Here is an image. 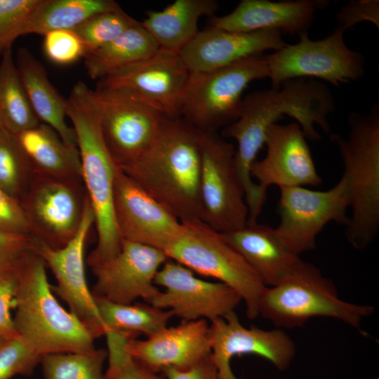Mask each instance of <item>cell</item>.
Segmentation results:
<instances>
[{
    "label": "cell",
    "mask_w": 379,
    "mask_h": 379,
    "mask_svg": "<svg viewBox=\"0 0 379 379\" xmlns=\"http://www.w3.org/2000/svg\"><path fill=\"white\" fill-rule=\"evenodd\" d=\"M119 8L113 0H41L30 17L26 34L73 29L97 14Z\"/></svg>",
    "instance_id": "f1b7e54d"
},
{
    "label": "cell",
    "mask_w": 379,
    "mask_h": 379,
    "mask_svg": "<svg viewBox=\"0 0 379 379\" xmlns=\"http://www.w3.org/2000/svg\"><path fill=\"white\" fill-rule=\"evenodd\" d=\"M154 284L161 286L149 304L170 310L184 321L223 318L242 301L227 285L196 277L191 270L168 258L157 272Z\"/></svg>",
    "instance_id": "9a60e30c"
},
{
    "label": "cell",
    "mask_w": 379,
    "mask_h": 379,
    "mask_svg": "<svg viewBox=\"0 0 379 379\" xmlns=\"http://www.w3.org/2000/svg\"><path fill=\"white\" fill-rule=\"evenodd\" d=\"M336 28L345 32L359 23L371 22L379 29V1L351 0L335 15Z\"/></svg>",
    "instance_id": "ab89813d"
},
{
    "label": "cell",
    "mask_w": 379,
    "mask_h": 379,
    "mask_svg": "<svg viewBox=\"0 0 379 379\" xmlns=\"http://www.w3.org/2000/svg\"><path fill=\"white\" fill-rule=\"evenodd\" d=\"M43 50L50 61L59 65L74 63L86 54L82 41L73 29H57L45 34Z\"/></svg>",
    "instance_id": "74e56055"
},
{
    "label": "cell",
    "mask_w": 379,
    "mask_h": 379,
    "mask_svg": "<svg viewBox=\"0 0 379 379\" xmlns=\"http://www.w3.org/2000/svg\"><path fill=\"white\" fill-rule=\"evenodd\" d=\"M349 201L343 177L324 191L296 186L280 188L279 222L275 230L294 253L312 251L319 232L329 222L347 225Z\"/></svg>",
    "instance_id": "7c38bea8"
},
{
    "label": "cell",
    "mask_w": 379,
    "mask_h": 379,
    "mask_svg": "<svg viewBox=\"0 0 379 379\" xmlns=\"http://www.w3.org/2000/svg\"><path fill=\"white\" fill-rule=\"evenodd\" d=\"M258 310L277 326L295 328L313 317H326L362 332L361 321L373 308L342 300L331 279L315 265L300 260L278 284L265 288Z\"/></svg>",
    "instance_id": "5b68a950"
},
{
    "label": "cell",
    "mask_w": 379,
    "mask_h": 379,
    "mask_svg": "<svg viewBox=\"0 0 379 379\" xmlns=\"http://www.w3.org/2000/svg\"><path fill=\"white\" fill-rule=\"evenodd\" d=\"M15 136L34 175L81 178L77 147L65 143L48 125L39 123Z\"/></svg>",
    "instance_id": "4316f807"
},
{
    "label": "cell",
    "mask_w": 379,
    "mask_h": 379,
    "mask_svg": "<svg viewBox=\"0 0 379 379\" xmlns=\"http://www.w3.org/2000/svg\"><path fill=\"white\" fill-rule=\"evenodd\" d=\"M164 253L194 273L217 279L234 290L244 302L249 319L259 315V302L266 286L222 233L201 220L182 222L178 235Z\"/></svg>",
    "instance_id": "8992f818"
},
{
    "label": "cell",
    "mask_w": 379,
    "mask_h": 379,
    "mask_svg": "<svg viewBox=\"0 0 379 379\" xmlns=\"http://www.w3.org/2000/svg\"><path fill=\"white\" fill-rule=\"evenodd\" d=\"M94 297L105 334L108 331H114L136 335L143 333L149 337L166 327L174 316L171 311L147 302L123 304Z\"/></svg>",
    "instance_id": "4dcf8cb0"
},
{
    "label": "cell",
    "mask_w": 379,
    "mask_h": 379,
    "mask_svg": "<svg viewBox=\"0 0 379 379\" xmlns=\"http://www.w3.org/2000/svg\"><path fill=\"white\" fill-rule=\"evenodd\" d=\"M347 137L331 133L343 164L351 214L345 226L350 244L366 248L379 230V105L366 114L352 112Z\"/></svg>",
    "instance_id": "277c9868"
},
{
    "label": "cell",
    "mask_w": 379,
    "mask_h": 379,
    "mask_svg": "<svg viewBox=\"0 0 379 379\" xmlns=\"http://www.w3.org/2000/svg\"><path fill=\"white\" fill-rule=\"evenodd\" d=\"M266 154L252 164L251 174L264 192L271 185L280 188L319 186L317 171L307 138L296 122L272 124L267 130Z\"/></svg>",
    "instance_id": "ffe728a7"
},
{
    "label": "cell",
    "mask_w": 379,
    "mask_h": 379,
    "mask_svg": "<svg viewBox=\"0 0 379 379\" xmlns=\"http://www.w3.org/2000/svg\"><path fill=\"white\" fill-rule=\"evenodd\" d=\"M107 350L61 352L44 356L41 361L44 379H105L103 366Z\"/></svg>",
    "instance_id": "1f68e13d"
},
{
    "label": "cell",
    "mask_w": 379,
    "mask_h": 379,
    "mask_svg": "<svg viewBox=\"0 0 379 379\" xmlns=\"http://www.w3.org/2000/svg\"><path fill=\"white\" fill-rule=\"evenodd\" d=\"M372 379H379L378 378H372Z\"/></svg>",
    "instance_id": "f6af8a7d"
},
{
    "label": "cell",
    "mask_w": 379,
    "mask_h": 379,
    "mask_svg": "<svg viewBox=\"0 0 379 379\" xmlns=\"http://www.w3.org/2000/svg\"><path fill=\"white\" fill-rule=\"evenodd\" d=\"M23 258L0 268V335L8 340L19 336L11 310L15 308V293Z\"/></svg>",
    "instance_id": "f35d334b"
},
{
    "label": "cell",
    "mask_w": 379,
    "mask_h": 379,
    "mask_svg": "<svg viewBox=\"0 0 379 379\" xmlns=\"http://www.w3.org/2000/svg\"><path fill=\"white\" fill-rule=\"evenodd\" d=\"M0 231L31 235L20 201L8 195L1 188H0Z\"/></svg>",
    "instance_id": "60d3db41"
},
{
    "label": "cell",
    "mask_w": 379,
    "mask_h": 379,
    "mask_svg": "<svg viewBox=\"0 0 379 379\" xmlns=\"http://www.w3.org/2000/svg\"><path fill=\"white\" fill-rule=\"evenodd\" d=\"M39 123L9 50L0 62V127L17 135Z\"/></svg>",
    "instance_id": "f546056e"
},
{
    "label": "cell",
    "mask_w": 379,
    "mask_h": 379,
    "mask_svg": "<svg viewBox=\"0 0 379 379\" xmlns=\"http://www.w3.org/2000/svg\"><path fill=\"white\" fill-rule=\"evenodd\" d=\"M15 62L39 120L52 128L65 143L77 147L74 131L65 121L66 99L51 84L44 66L26 48L18 49Z\"/></svg>",
    "instance_id": "d4e9b609"
},
{
    "label": "cell",
    "mask_w": 379,
    "mask_h": 379,
    "mask_svg": "<svg viewBox=\"0 0 379 379\" xmlns=\"http://www.w3.org/2000/svg\"><path fill=\"white\" fill-rule=\"evenodd\" d=\"M88 200L82 178L34 175L20 203L30 234L59 248L76 235Z\"/></svg>",
    "instance_id": "8fae6325"
},
{
    "label": "cell",
    "mask_w": 379,
    "mask_h": 379,
    "mask_svg": "<svg viewBox=\"0 0 379 379\" xmlns=\"http://www.w3.org/2000/svg\"><path fill=\"white\" fill-rule=\"evenodd\" d=\"M41 0H0V58L26 35L30 17Z\"/></svg>",
    "instance_id": "d590c367"
},
{
    "label": "cell",
    "mask_w": 379,
    "mask_h": 379,
    "mask_svg": "<svg viewBox=\"0 0 379 379\" xmlns=\"http://www.w3.org/2000/svg\"><path fill=\"white\" fill-rule=\"evenodd\" d=\"M201 168L199 131L179 117L166 118L151 147L120 168L185 222L201 220Z\"/></svg>",
    "instance_id": "6da1fadb"
},
{
    "label": "cell",
    "mask_w": 379,
    "mask_h": 379,
    "mask_svg": "<svg viewBox=\"0 0 379 379\" xmlns=\"http://www.w3.org/2000/svg\"><path fill=\"white\" fill-rule=\"evenodd\" d=\"M167 260L159 249L122 240L114 257L91 267L96 279L93 295L117 303L131 304L138 298L149 303L160 291L154 281Z\"/></svg>",
    "instance_id": "d6986e66"
},
{
    "label": "cell",
    "mask_w": 379,
    "mask_h": 379,
    "mask_svg": "<svg viewBox=\"0 0 379 379\" xmlns=\"http://www.w3.org/2000/svg\"><path fill=\"white\" fill-rule=\"evenodd\" d=\"M95 215L89 199L76 235L65 246L53 248L35 239L34 251L54 275L53 293L69 306L70 312L86 326L94 338L105 335L95 297L88 288L85 274V244Z\"/></svg>",
    "instance_id": "2e32d148"
},
{
    "label": "cell",
    "mask_w": 379,
    "mask_h": 379,
    "mask_svg": "<svg viewBox=\"0 0 379 379\" xmlns=\"http://www.w3.org/2000/svg\"><path fill=\"white\" fill-rule=\"evenodd\" d=\"M66 115L75 133L81 166V178L95 215L98 242L90 253V267L114 257L122 239L113 208L115 172L118 167L103 140L100 110L93 91L77 82L66 99Z\"/></svg>",
    "instance_id": "7a4b0ae2"
},
{
    "label": "cell",
    "mask_w": 379,
    "mask_h": 379,
    "mask_svg": "<svg viewBox=\"0 0 379 379\" xmlns=\"http://www.w3.org/2000/svg\"><path fill=\"white\" fill-rule=\"evenodd\" d=\"M190 72L180 53L160 48L149 58L101 79L98 87L121 89L166 118L181 117Z\"/></svg>",
    "instance_id": "5bb4252c"
},
{
    "label": "cell",
    "mask_w": 379,
    "mask_h": 379,
    "mask_svg": "<svg viewBox=\"0 0 379 379\" xmlns=\"http://www.w3.org/2000/svg\"><path fill=\"white\" fill-rule=\"evenodd\" d=\"M137 335L114 331L105 333L108 360L105 379H166L163 373L149 368L126 352L128 339Z\"/></svg>",
    "instance_id": "836d02e7"
},
{
    "label": "cell",
    "mask_w": 379,
    "mask_h": 379,
    "mask_svg": "<svg viewBox=\"0 0 379 379\" xmlns=\"http://www.w3.org/2000/svg\"><path fill=\"white\" fill-rule=\"evenodd\" d=\"M211 359L219 379H240L233 373L231 360L235 356L255 354L278 370L288 368L295 354L292 339L282 330L246 328L234 311L211 321L208 329Z\"/></svg>",
    "instance_id": "ac0fdd59"
},
{
    "label": "cell",
    "mask_w": 379,
    "mask_h": 379,
    "mask_svg": "<svg viewBox=\"0 0 379 379\" xmlns=\"http://www.w3.org/2000/svg\"><path fill=\"white\" fill-rule=\"evenodd\" d=\"M34 246L35 238L32 235L0 231V268L34 251Z\"/></svg>",
    "instance_id": "b9f144b4"
},
{
    "label": "cell",
    "mask_w": 379,
    "mask_h": 379,
    "mask_svg": "<svg viewBox=\"0 0 379 379\" xmlns=\"http://www.w3.org/2000/svg\"><path fill=\"white\" fill-rule=\"evenodd\" d=\"M208 329L206 319L182 320L145 340L130 338L125 348L131 357L156 372L170 367L186 369L211 355Z\"/></svg>",
    "instance_id": "7402d4cb"
},
{
    "label": "cell",
    "mask_w": 379,
    "mask_h": 379,
    "mask_svg": "<svg viewBox=\"0 0 379 379\" xmlns=\"http://www.w3.org/2000/svg\"><path fill=\"white\" fill-rule=\"evenodd\" d=\"M41 359L20 336L9 339L0 350V379L31 375Z\"/></svg>",
    "instance_id": "8d00e7d4"
},
{
    "label": "cell",
    "mask_w": 379,
    "mask_h": 379,
    "mask_svg": "<svg viewBox=\"0 0 379 379\" xmlns=\"http://www.w3.org/2000/svg\"><path fill=\"white\" fill-rule=\"evenodd\" d=\"M201 220L227 233L247 224L248 210L234 164V146L218 132L199 131Z\"/></svg>",
    "instance_id": "30bf717a"
},
{
    "label": "cell",
    "mask_w": 379,
    "mask_h": 379,
    "mask_svg": "<svg viewBox=\"0 0 379 379\" xmlns=\"http://www.w3.org/2000/svg\"><path fill=\"white\" fill-rule=\"evenodd\" d=\"M46 267L35 251L22 260L13 318L18 335L42 357L95 349V338L86 326L55 298Z\"/></svg>",
    "instance_id": "3957f363"
},
{
    "label": "cell",
    "mask_w": 379,
    "mask_h": 379,
    "mask_svg": "<svg viewBox=\"0 0 379 379\" xmlns=\"http://www.w3.org/2000/svg\"><path fill=\"white\" fill-rule=\"evenodd\" d=\"M8 339L5 338L4 337L1 336L0 335V350L1 347L5 345V343L7 342Z\"/></svg>",
    "instance_id": "ee69618b"
},
{
    "label": "cell",
    "mask_w": 379,
    "mask_h": 379,
    "mask_svg": "<svg viewBox=\"0 0 379 379\" xmlns=\"http://www.w3.org/2000/svg\"><path fill=\"white\" fill-rule=\"evenodd\" d=\"M329 3L326 0H242L231 13L211 18L210 26L237 32L273 29L281 34H299L307 32L316 11Z\"/></svg>",
    "instance_id": "603a6c76"
},
{
    "label": "cell",
    "mask_w": 379,
    "mask_h": 379,
    "mask_svg": "<svg viewBox=\"0 0 379 379\" xmlns=\"http://www.w3.org/2000/svg\"><path fill=\"white\" fill-rule=\"evenodd\" d=\"M298 35L297 44H287L264 55L271 88L277 90L284 81L298 78L317 79L340 86L364 74V57L346 45L341 30L335 28L319 40L310 39L307 32Z\"/></svg>",
    "instance_id": "ba28073f"
},
{
    "label": "cell",
    "mask_w": 379,
    "mask_h": 379,
    "mask_svg": "<svg viewBox=\"0 0 379 379\" xmlns=\"http://www.w3.org/2000/svg\"><path fill=\"white\" fill-rule=\"evenodd\" d=\"M93 93L112 158L119 168L133 162L154 143L166 117L121 89L96 86Z\"/></svg>",
    "instance_id": "4fadbf2b"
},
{
    "label": "cell",
    "mask_w": 379,
    "mask_h": 379,
    "mask_svg": "<svg viewBox=\"0 0 379 379\" xmlns=\"http://www.w3.org/2000/svg\"><path fill=\"white\" fill-rule=\"evenodd\" d=\"M161 373L166 379H219L211 355L188 368L170 367L164 369Z\"/></svg>",
    "instance_id": "7bdbcfd3"
},
{
    "label": "cell",
    "mask_w": 379,
    "mask_h": 379,
    "mask_svg": "<svg viewBox=\"0 0 379 379\" xmlns=\"http://www.w3.org/2000/svg\"><path fill=\"white\" fill-rule=\"evenodd\" d=\"M222 234L266 287L278 284L300 260L284 244L275 229L267 225H246Z\"/></svg>",
    "instance_id": "cb8c5ba5"
},
{
    "label": "cell",
    "mask_w": 379,
    "mask_h": 379,
    "mask_svg": "<svg viewBox=\"0 0 379 379\" xmlns=\"http://www.w3.org/2000/svg\"><path fill=\"white\" fill-rule=\"evenodd\" d=\"M268 76L262 54L213 71L190 73L181 117L199 131L217 132L239 117L242 95L248 84Z\"/></svg>",
    "instance_id": "52a82bcc"
},
{
    "label": "cell",
    "mask_w": 379,
    "mask_h": 379,
    "mask_svg": "<svg viewBox=\"0 0 379 379\" xmlns=\"http://www.w3.org/2000/svg\"><path fill=\"white\" fill-rule=\"evenodd\" d=\"M218 8L215 0H175L161 11H149L141 23L160 48L180 53L199 32V20L213 18Z\"/></svg>",
    "instance_id": "484cf974"
},
{
    "label": "cell",
    "mask_w": 379,
    "mask_h": 379,
    "mask_svg": "<svg viewBox=\"0 0 379 379\" xmlns=\"http://www.w3.org/2000/svg\"><path fill=\"white\" fill-rule=\"evenodd\" d=\"M113 208L122 240L149 246L164 252L178 235L182 222L126 175L115 172Z\"/></svg>",
    "instance_id": "e0dca14e"
},
{
    "label": "cell",
    "mask_w": 379,
    "mask_h": 379,
    "mask_svg": "<svg viewBox=\"0 0 379 379\" xmlns=\"http://www.w3.org/2000/svg\"><path fill=\"white\" fill-rule=\"evenodd\" d=\"M138 22L121 8L97 14L73 30L82 41L86 53L110 43Z\"/></svg>",
    "instance_id": "e575fe53"
},
{
    "label": "cell",
    "mask_w": 379,
    "mask_h": 379,
    "mask_svg": "<svg viewBox=\"0 0 379 379\" xmlns=\"http://www.w3.org/2000/svg\"><path fill=\"white\" fill-rule=\"evenodd\" d=\"M159 49L156 41L138 22L107 45L86 53L84 64L89 77L99 81L149 58Z\"/></svg>",
    "instance_id": "83f0119b"
},
{
    "label": "cell",
    "mask_w": 379,
    "mask_h": 379,
    "mask_svg": "<svg viewBox=\"0 0 379 379\" xmlns=\"http://www.w3.org/2000/svg\"><path fill=\"white\" fill-rule=\"evenodd\" d=\"M287 43L277 30L237 32L210 26L199 31L180 55L191 74L213 71L246 58L277 51Z\"/></svg>",
    "instance_id": "44dd1931"
},
{
    "label": "cell",
    "mask_w": 379,
    "mask_h": 379,
    "mask_svg": "<svg viewBox=\"0 0 379 379\" xmlns=\"http://www.w3.org/2000/svg\"><path fill=\"white\" fill-rule=\"evenodd\" d=\"M335 109L333 96L323 81L298 78L281 87L256 91L243 98L239 117L263 133L287 115L296 121L307 140L321 139L315 125L330 132L328 115Z\"/></svg>",
    "instance_id": "9c48e42d"
},
{
    "label": "cell",
    "mask_w": 379,
    "mask_h": 379,
    "mask_svg": "<svg viewBox=\"0 0 379 379\" xmlns=\"http://www.w3.org/2000/svg\"><path fill=\"white\" fill-rule=\"evenodd\" d=\"M34 175L16 137L0 127V188L20 201Z\"/></svg>",
    "instance_id": "d6a6232c"
}]
</instances>
